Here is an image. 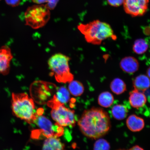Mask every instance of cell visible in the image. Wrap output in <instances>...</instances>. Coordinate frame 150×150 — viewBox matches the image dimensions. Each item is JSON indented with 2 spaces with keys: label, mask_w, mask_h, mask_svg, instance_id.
I'll use <instances>...</instances> for the list:
<instances>
[{
  "label": "cell",
  "mask_w": 150,
  "mask_h": 150,
  "mask_svg": "<svg viewBox=\"0 0 150 150\" xmlns=\"http://www.w3.org/2000/svg\"><path fill=\"white\" fill-rule=\"evenodd\" d=\"M133 84L134 89L144 93L150 88V79L146 75H140L133 80Z\"/></svg>",
  "instance_id": "obj_14"
},
{
  "label": "cell",
  "mask_w": 150,
  "mask_h": 150,
  "mask_svg": "<svg viewBox=\"0 0 150 150\" xmlns=\"http://www.w3.org/2000/svg\"><path fill=\"white\" fill-rule=\"evenodd\" d=\"M13 57L12 50L8 46L4 45L0 48V74L7 75L9 74Z\"/></svg>",
  "instance_id": "obj_10"
},
{
  "label": "cell",
  "mask_w": 150,
  "mask_h": 150,
  "mask_svg": "<svg viewBox=\"0 0 150 150\" xmlns=\"http://www.w3.org/2000/svg\"><path fill=\"white\" fill-rule=\"evenodd\" d=\"M129 99L131 106L137 109L143 107L147 102V98L144 93L135 89L129 93Z\"/></svg>",
  "instance_id": "obj_12"
},
{
  "label": "cell",
  "mask_w": 150,
  "mask_h": 150,
  "mask_svg": "<svg viewBox=\"0 0 150 150\" xmlns=\"http://www.w3.org/2000/svg\"><path fill=\"white\" fill-rule=\"evenodd\" d=\"M47 105L52 108V117L56 125L62 127L74 126L76 120L74 110L66 108L57 100L55 95L48 101Z\"/></svg>",
  "instance_id": "obj_5"
},
{
  "label": "cell",
  "mask_w": 150,
  "mask_h": 150,
  "mask_svg": "<svg viewBox=\"0 0 150 150\" xmlns=\"http://www.w3.org/2000/svg\"><path fill=\"white\" fill-rule=\"evenodd\" d=\"M78 29L84 35L86 42L93 45H100L106 39L116 37L111 26L99 20L80 24Z\"/></svg>",
  "instance_id": "obj_2"
},
{
  "label": "cell",
  "mask_w": 150,
  "mask_h": 150,
  "mask_svg": "<svg viewBox=\"0 0 150 150\" xmlns=\"http://www.w3.org/2000/svg\"><path fill=\"white\" fill-rule=\"evenodd\" d=\"M149 0H124V8L126 13L133 17L143 16L147 12Z\"/></svg>",
  "instance_id": "obj_9"
},
{
  "label": "cell",
  "mask_w": 150,
  "mask_h": 150,
  "mask_svg": "<svg viewBox=\"0 0 150 150\" xmlns=\"http://www.w3.org/2000/svg\"><path fill=\"white\" fill-rule=\"evenodd\" d=\"M55 95L57 100L64 104L68 103L70 100V92L64 86H62L57 89Z\"/></svg>",
  "instance_id": "obj_21"
},
{
  "label": "cell",
  "mask_w": 150,
  "mask_h": 150,
  "mask_svg": "<svg viewBox=\"0 0 150 150\" xmlns=\"http://www.w3.org/2000/svg\"><path fill=\"white\" fill-rule=\"evenodd\" d=\"M50 18V10L43 4L29 7L25 13L26 25L37 29L46 25Z\"/></svg>",
  "instance_id": "obj_6"
},
{
  "label": "cell",
  "mask_w": 150,
  "mask_h": 150,
  "mask_svg": "<svg viewBox=\"0 0 150 150\" xmlns=\"http://www.w3.org/2000/svg\"><path fill=\"white\" fill-rule=\"evenodd\" d=\"M123 150L119 149V150Z\"/></svg>",
  "instance_id": "obj_29"
},
{
  "label": "cell",
  "mask_w": 150,
  "mask_h": 150,
  "mask_svg": "<svg viewBox=\"0 0 150 150\" xmlns=\"http://www.w3.org/2000/svg\"><path fill=\"white\" fill-rule=\"evenodd\" d=\"M0 1H1V0H0Z\"/></svg>",
  "instance_id": "obj_30"
},
{
  "label": "cell",
  "mask_w": 150,
  "mask_h": 150,
  "mask_svg": "<svg viewBox=\"0 0 150 150\" xmlns=\"http://www.w3.org/2000/svg\"><path fill=\"white\" fill-rule=\"evenodd\" d=\"M110 144L103 139L97 140L94 145V150H110Z\"/></svg>",
  "instance_id": "obj_22"
},
{
  "label": "cell",
  "mask_w": 150,
  "mask_h": 150,
  "mask_svg": "<svg viewBox=\"0 0 150 150\" xmlns=\"http://www.w3.org/2000/svg\"><path fill=\"white\" fill-rule=\"evenodd\" d=\"M58 137H52L45 140L42 150H66Z\"/></svg>",
  "instance_id": "obj_15"
},
{
  "label": "cell",
  "mask_w": 150,
  "mask_h": 150,
  "mask_svg": "<svg viewBox=\"0 0 150 150\" xmlns=\"http://www.w3.org/2000/svg\"><path fill=\"white\" fill-rule=\"evenodd\" d=\"M34 123L40 128L39 131L40 133L47 138L52 137H59L63 134L62 127L56 124L55 125H54L49 120L42 115L37 116Z\"/></svg>",
  "instance_id": "obj_7"
},
{
  "label": "cell",
  "mask_w": 150,
  "mask_h": 150,
  "mask_svg": "<svg viewBox=\"0 0 150 150\" xmlns=\"http://www.w3.org/2000/svg\"><path fill=\"white\" fill-rule=\"evenodd\" d=\"M129 150H144L143 149L138 145H136L134 146Z\"/></svg>",
  "instance_id": "obj_27"
},
{
  "label": "cell",
  "mask_w": 150,
  "mask_h": 150,
  "mask_svg": "<svg viewBox=\"0 0 150 150\" xmlns=\"http://www.w3.org/2000/svg\"><path fill=\"white\" fill-rule=\"evenodd\" d=\"M70 60L69 56L60 53L54 54L48 60L50 75L54 76L59 83H69L74 80V75L71 72L69 65Z\"/></svg>",
  "instance_id": "obj_4"
},
{
  "label": "cell",
  "mask_w": 150,
  "mask_h": 150,
  "mask_svg": "<svg viewBox=\"0 0 150 150\" xmlns=\"http://www.w3.org/2000/svg\"><path fill=\"white\" fill-rule=\"evenodd\" d=\"M78 124L82 134L93 139L104 136L111 127L107 112L100 108H93L84 111Z\"/></svg>",
  "instance_id": "obj_1"
},
{
  "label": "cell",
  "mask_w": 150,
  "mask_h": 150,
  "mask_svg": "<svg viewBox=\"0 0 150 150\" xmlns=\"http://www.w3.org/2000/svg\"><path fill=\"white\" fill-rule=\"evenodd\" d=\"M98 101L99 104L103 107L109 108L113 104L114 97L109 92H103L99 95Z\"/></svg>",
  "instance_id": "obj_18"
},
{
  "label": "cell",
  "mask_w": 150,
  "mask_h": 150,
  "mask_svg": "<svg viewBox=\"0 0 150 150\" xmlns=\"http://www.w3.org/2000/svg\"><path fill=\"white\" fill-rule=\"evenodd\" d=\"M34 3L37 5L42 4L46 3V0H31Z\"/></svg>",
  "instance_id": "obj_26"
},
{
  "label": "cell",
  "mask_w": 150,
  "mask_h": 150,
  "mask_svg": "<svg viewBox=\"0 0 150 150\" xmlns=\"http://www.w3.org/2000/svg\"><path fill=\"white\" fill-rule=\"evenodd\" d=\"M149 45L147 42L143 39H137L132 47L133 51L139 55L145 53L147 51Z\"/></svg>",
  "instance_id": "obj_20"
},
{
  "label": "cell",
  "mask_w": 150,
  "mask_h": 150,
  "mask_svg": "<svg viewBox=\"0 0 150 150\" xmlns=\"http://www.w3.org/2000/svg\"><path fill=\"white\" fill-rule=\"evenodd\" d=\"M128 110L125 105L118 104L114 106L112 108V117L116 120H121L127 117Z\"/></svg>",
  "instance_id": "obj_17"
},
{
  "label": "cell",
  "mask_w": 150,
  "mask_h": 150,
  "mask_svg": "<svg viewBox=\"0 0 150 150\" xmlns=\"http://www.w3.org/2000/svg\"><path fill=\"white\" fill-rule=\"evenodd\" d=\"M120 65L124 72L130 74L137 72L139 66L137 60L132 56H127L123 58L120 63Z\"/></svg>",
  "instance_id": "obj_11"
},
{
  "label": "cell",
  "mask_w": 150,
  "mask_h": 150,
  "mask_svg": "<svg viewBox=\"0 0 150 150\" xmlns=\"http://www.w3.org/2000/svg\"><path fill=\"white\" fill-rule=\"evenodd\" d=\"M110 88L114 93L119 95L127 91V86L122 80L119 78H116L112 80L110 83Z\"/></svg>",
  "instance_id": "obj_16"
},
{
  "label": "cell",
  "mask_w": 150,
  "mask_h": 150,
  "mask_svg": "<svg viewBox=\"0 0 150 150\" xmlns=\"http://www.w3.org/2000/svg\"><path fill=\"white\" fill-rule=\"evenodd\" d=\"M126 124L129 130L134 132L141 131L145 127L144 120L135 114H132L127 118Z\"/></svg>",
  "instance_id": "obj_13"
},
{
  "label": "cell",
  "mask_w": 150,
  "mask_h": 150,
  "mask_svg": "<svg viewBox=\"0 0 150 150\" xmlns=\"http://www.w3.org/2000/svg\"><path fill=\"white\" fill-rule=\"evenodd\" d=\"M109 4L111 6L117 7L123 4L124 0H107Z\"/></svg>",
  "instance_id": "obj_24"
},
{
  "label": "cell",
  "mask_w": 150,
  "mask_h": 150,
  "mask_svg": "<svg viewBox=\"0 0 150 150\" xmlns=\"http://www.w3.org/2000/svg\"><path fill=\"white\" fill-rule=\"evenodd\" d=\"M59 1V0H46L45 5L49 10H53L55 8Z\"/></svg>",
  "instance_id": "obj_23"
},
{
  "label": "cell",
  "mask_w": 150,
  "mask_h": 150,
  "mask_svg": "<svg viewBox=\"0 0 150 150\" xmlns=\"http://www.w3.org/2000/svg\"><path fill=\"white\" fill-rule=\"evenodd\" d=\"M147 76L150 79V67L148 69L147 71Z\"/></svg>",
  "instance_id": "obj_28"
},
{
  "label": "cell",
  "mask_w": 150,
  "mask_h": 150,
  "mask_svg": "<svg viewBox=\"0 0 150 150\" xmlns=\"http://www.w3.org/2000/svg\"><path fill=\"white\" fill-rule=\"evenodd\" d=\"M69 91L75 96H78L83 94L84 91L83 84L77 80H73L69 83Z\"/></svg>",
  "instance_id": "obj_19"
},
{
  "label": "cell",
  "mask_w": 150,
  "mask_h": 150,
  "mask_svg": "<svg viewBox=\"0 0 150 150\" xmlns=\"http://www.w3.org/2000/svg\"><path fill=\"white\" fill-rule=\"evenodd\" d=\"M57 90L55 84L50 82L37 81L31 84V94L34 98L46 99L52 96V94H55Z\"/></svg>",
  "instance_id": "obj_8"
},
{
  "label": "cell",
  "mask_w": 150,
  "mask_h": 150,
  "mask_svg": "<svg viewBox=\"0 0 150 150\" xmlns=\"http://www.w3.org/2000/svg\"><path fill=\"white\" fill-rule=\"evenodd\" d=\"M6 3L10 6L16 7L19 5L21 0H5Z\"/></svg>",
  "instance_id": "obj_25"
},
{
  "label": "cell",
  "mask_w": 150,
  "mask_h": 150,
  "mask_svg": "<svg viewBox=\"0 0 150 150\" xmlns=\"http://www.w3.org/2000/svg\"><path fill=\"white\" fill-rule=\"evenodd\" d=\"M12 109L14 115L29 124L34 123L38 115L33 99L26 93H13Z\"/></svg>",
  "instance_id": "obj_3"
}]
</instances>
